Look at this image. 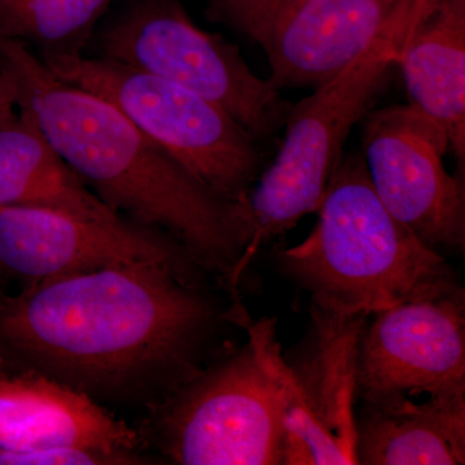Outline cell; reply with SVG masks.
I'll return each mask as SVG.
<instances>
[{"label": "cell", "instance_id": "cell-1", "mask_svg": "<svg viewBox=\"0 0 465 465\" xmlns=\"http://www.w3.org/2000/svg\"><path fill=\"white\" fill-rule=\"evenodd\" d=\"M211 317L183 269L128 262L0 295V341L74 390L114 391L183 363Z\"/></svg>", "mask_w": 465, "mask_h": 465}, {"label": "cell", "instance_id": "cell-2", "mask_svg": "<svg viewBox=\"0 0 465 465\" xmlns=\"http://www.w3.org/2000/svg\"><path fill=\"white\" fill-rule=\"evenodd\" d=\"M0 70L18 113L106 206L179 241L231 287L250 240L244 202L211 192L109 101L58 79L23 43L0 39Z\"/></svg>", "mask_w": 465, "mask_h": 465}, {"label": "cell", "instance_id": "cell-3", "mask_svg": "<svg viewBox=\"0 0 465 465\" xmlns=\"http://www.w3.org/2000/svg\"><path fill=\"white\" fill-rule=\"evenodd\" d=\"M317 213L311 234L278 260L318 307L371 316L460 290L445 256L379 200L361 153L344 155Z\"/></svg>", "mask_w": 465, "mask_h": 465}, {"label": "cell", "instance_id": "cell-4", "mask_svg": "<svg viewBox=\"0 0 465 465\" xmlns=\"http://www.w3.org/2000/svg\"><path fill=\"white\" fill-rule=\"evenodd\" d=\"M433 3L412 0L369 50L292 104L273 163L262 170L244 201L250 240L232 273V290L265 244L317 213L344 158L351 131L369 112L388 70L396 65L407 34Z\"/></svg>", "mask_w": 465, "mask_h": 465}, {"label": "cell", "instance_id": "cell-5", "mask_svg": "<svg viewBox=\"0 0 465 465\" xmlns=\"http://www.w3.org/2000/svg\"><path fill=\"white\" fill-rule=\"evenodd\" d=\"M39 57L61 81L109 101L211 192L234 203L246 201L264 170V143L222 106L110 58Z\"/></svg>", "mask_w": 465, "mask_h": 465}, {"label": "cell", "instance_id": "cell-6", "mask_svg": "<svg viewBox=\"0 0 465 465\" xmlns=\"http://www.w3.org/2000/svg\"><path fill=\"white\" fill-rule=\"evenodd\" d=\"M100 50L213 101L264 143L292 106L250 69L234 43L195 25L182 0H131L104 27Z\"/></svg>", "mask_w": 465, "mask_h": 465}, {"label": "cell", "instance_id": "cell-7", "mask_svg": "<svg viewBox=\"0 0 465 465\" xmlns=\"http://www.w3.org/2000/svg\"><path fill=\"white\" fill-rule=\"evenodd\" d=\"M367 317L312 302L309 338L295 358L284 357L274 318L243 323L282 385L284 465L358 464V351Z\"/></svg>", "mask_w": 465, "mask_h": 465}, {"label": "cell", "instance_id": "cell-8", "mask_svg": "<svg viewBox=\"0 0 465 465\" xmlns=\"http://www.w3.org/2000/svg\"><path fill=\"white\" fill-rule=\"evenodd\" d=\"M163 448L183 465H284L282 385L258 342L182 391L163 420Z\"/></svg>", "mask_w": 465, "mask_h": 465}, {"label": "cell", "instance_id": "cell-9", "mask_svg": "<svg viewBox=\"0 0 465 465\" xmlns=\"http://www.w3.org/2000/svg\"><path fill=\"white\" fill-rule=\"evenodd\" d=\"M449 146L439 128L411 105L366 114L362 154L385 208L433 250L463 252V176L449 173Z\"/></svg>", "mask_w": 465, "mask_h": 465}, {"label": "cell", "instance_id": "cell-10", "mask_svg": "<svg viewBox=\"0 0 465 465\" xmlns=\"http://www.w3.org/2000/svg\"><path fill=\"white\" fill-rule=\"evenodd\" d=\"M133 428L50 376H0V465L142 463Z\"/></svg>", "mask_w": 465, "mask_h": 465}, {"label": "cell", "instance_id": "cell-11", "mask_svg": "<svg viewBox=\"0 0 465 465\" xmlns=\"http://www.w3.org/2000/svg\"><path fill=\"white\" fill-rule=\"evenodd\" d=\"M465 396L463 290L375 314L358 351V397Z\"/></svg>", "mask_w": 465, "mask_h": 465}, {"label": "cell", "instance_id": "cell-12", "mask_svg": "<svg viewBox=\"0 0 465 465\" xmlns=\"http://www.w3.org/2000/svg\"><path fill=\"white\" fill-rule=\"evenodd\" d=\"M188 260L195 262L179 241L125 220L106 223L45 208L0 207V272L27 283L136 262L185 271Z\"/></svg>", "mask_w": 465, "mask_h": 465}, {"label": "cell", "instance_id": "cell-13", "mask_svg": "<svg viewBox=\"0 0 465 465\" xmlns=\"http://www.w3.org/2000/svg\"><path fill=\"white\" fill-rule=\"evenodd\" d=\"M412 0H307L265 50L278 88H316L369 50Z\"/></svg>", "mask_w": 465, "mask_h": 465}, {"label": "cell", "instance_id": "cell-14", "mask_svg": "<svg viewBox=\"0 0 465 465\" xmlns=\"http://www.w3.org/2000/svg\"><path fill=\"white\" fill-rule=\"evenodd\" d=\"M402 70L412 108L432 122L449 153L465 158V0H436L401 45Z\"/></svg>", "mask_w": 465, "mask_h": 465}, {"label": "cell", "instance_id": "cell-15", "mask_svg": "<svg viewBox=\"0 0 465 465\" xmlns=\"http://www.w3.org/2000/svg\"><path fill=\"white\" fill-rule=\"evenodd\" d=\"M365 403L357 416L358 464L465 463V396Z\"/></svg>", "mask_w": 465, "mask_h": 465}, {"label": "cell", "instance_id": "cell-16", "mask_svg": "<svg viewBox=\"0 0 465 465\" xmlns=\"http://www.w3.org/2000/svg\"><path fill=\"white\" fill-rule=\"evenodd\" d=\"M0 207H35L124 222L20 113L0 121Z\"/></svg>", "mask_w": 465, "mask_h": 465}, {"label": "cell", "instance_id": "cell-17", "mask_svg": "<svg viewBox=\"0 0 465 465\" xmlns=\"http://www.w3.org/2000/svg\"><path fill=\"white\" fill-rule=\"evenodd\" d=\"M115 0H0V39L35 45L42 54L76 50Z\"/></svg>", "mask_w": 465, "mask_h": 465}, {"label": "cell", "instance_id": "cell-18", "mask_svg": "<svg viewBox=\"0 0 465 465\" xmlns=\"http://www.w3.org/2000/svg\"><path fill=\"white\" fill-rule=\"evenodd\" d=\"M211 20L244 34L266 50L283 0H206Z\"/></svg>", "mask_w": 465, "mask_h": 465}, {"label": "cell", "instance_id": "cell-19", "mask_svg": "<svg viewBox=\"0 0 465 465\" xmlns=\"http://www.w3.org/2000/svg\"><path fill=\"white\" fill-rule=\"evenodd\" d=\"M16 103H15L14 88L9 84L7 75L0 70V121L14 114Z\"/></svg>", "mask_w": 465, "mask_h": 465}, {"label": "cell", "instance_id": "cell-20", "mask_svg": "<svg viewBox=\"0 0 465 465\" xmlns=\"http://www.w3.org/2000/svg\"><path fill=\"white\" fill-rule=\"evenodd\" d=\"M304 2H307V0H283L280 9V15H278L277 23L282 20V18L289 16L290 14H292V12ZM277 23H275V25H277Z\"/></svg>", "mask_w": 465, "mask_h": 465}, {"label": "cell", "instance_id": "cell-21", "mask_svg": "<svg viewBox=\"0 0 465 465\" xmlns=\"http://www.w3.org/2000/svg\"><path fill=\"white\" fill-rule=\"evenodd\" d=\"M5 356H3L2 348H0V376L5 375Z\"/></svg>", "mask_w": 465, "mask_h": 465}]
</instances>
